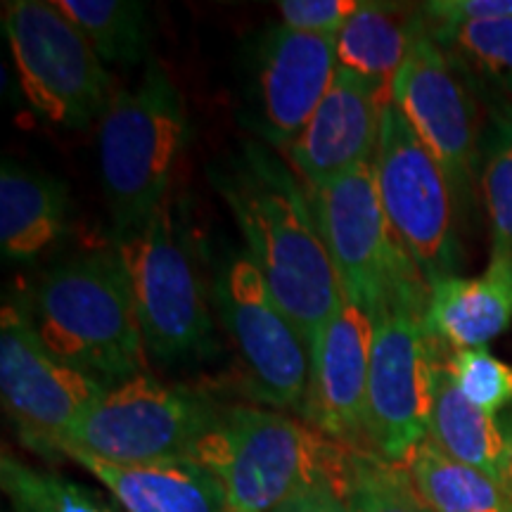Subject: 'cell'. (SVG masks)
Listing matches in <instances>:
<instances>
[{
	"instance_id": "cell-1",
	"label": "cell",
	"mask_w": 512,
	"mask_h": 512,
	"mask_svg": "<svg viewBox=\"0 0 512 512\" xmlns=\"http://www.w3.org/2000/svg\"><path fill=\"white\" fill-rule=\"evenodd\" d=\"M211 183L238 223L247 256L311 349L344 294L306 185L259 143L242 145L211 171Z\"/></svg>"
},
{
	"instance_id": "cell-2",
	"label": "cell",
	"mask_w": 512,
	"mask_h": 512,
	"mask_svg": "<svg viewBox=\"0 0 512 512\" xmlns=\"http://www.w3.org/2000/svg\"><path fill=\"white\" fill-rule=\"evenodd\" d=\"M351 456L309 422L254 406L219 408L188 453L219 479L228 508L242 512H275L318 484L344 494Z\"/></svg>"
},
{
	"instance_id": "cell-3",
	"label": "cell",
	"mask_w": 512,
	"mask_h": 512,
	"mask_svg": "<svg viewBox=\"0 0 512 512\" xmlns=\"http://www.w3.org/2000/svg\"><path fill=\"white\" fill-rule=\"evenodd\" d=\"M29 316L60 361L107 387L147 370L143 330L117 252L79 254L48 268Z\"/></svg>"
},
{
	"instance_id": "cell-4",
	"label": "cell",
	"mask_w": 512,
	"mask_h": 512,
	"mask_svg": "<svg viewBox=\"0 0 512 512\" xmlns=\"http://www.w3.org/2000/svg\"><path fill=\"white\" fill-rule=\"evenodd\" d=\"M188 114L159 62L136 86L114 91L100 119V176L117 238L143 226L169 200L188 143Z\"/></svg>"
},
{
	"instance_id": "cell-5",
	"label": "cell",
	"mask_w": 512,
	"mask_h": 512,
	"mask_svg": "<svg viewBox=\"0 0 512 512\" xmlns=\"http://www.w3.org/2000/svg\"><path fill=\"white\" fill-rule=\"evenodd\" d=\"M306 192L344 299L373 316L394 304L427 309L430 285L384 214L375 164Z\"/></svg>"
},
{
	"instance_id": "cell-6",
	"label": "cell",
	"mask_w": 512,
	"mask_h": 512,
	"mask_svg": "<svg viewBox=\"0 0 512 512\" xmlns=\"http://www.w3.org/2000/svg\"><path fill=\"white\" fill-rule=\"evenodd\" d=\"M114 252L131 285L147 354L176 363L207 351L214 337L207 287L171 202L117 238Z\"/></svg>"
},
{
	"instance_id": "cell-7",
	"label": "cell",
	"mask_w": 512,
	"mask_h": 512,
	"mask_svg": "<svg viewBox=\"0 0 512 512\" xmlns=\"http://www.w3.org/2000/svg\"><path fill=\"white\" fill-rule=\"evenodd\" d=\"M373 164L384 214L427 285L460 275L463 245L456 192L444 166L394 102L382 112Z\"/></svg>"
},
{
	"instance_id": "cell-8",
	"label": "cell",
	"mask_w": 512,
	"mask_h": 512,
	"mask_svg": "<svg viewBox=\"0 0 512 512\" xmlns=\"http://www.w3.org/2000/svg\"><path fill=\"white\" fill-rule=\"evenodd\" d=\"M3 31L31 110L64 128H86L102 119L114 95L112 76L55 3H3Z\"/></svg>"
},
{
	"instance_id": "cell-9",
	"label": "cell",
	"mask_w": 512,
	"mask_h": 512,
	"mask_svg": "<svg viewBox=\"0 0 512 512\" xmlns=\"http://www.w3.org/2000/svg\"><path fill=\"white\" fill-rule=\"evenodd\" d=\"M216 413L207 396L159 382L145 370L105 389L64 437L60 458L62 448L121 465L188 458Z\"/></svg>"
},
{
	"instance_id": "cell-10",
	"label": "cell",
	"mask_w": 512,
	"mask_h": 512,
	"mask_svg": "<svg viewBox=\"0 0 512 512\" xmlns=\"http://www.w3.org/2000/svg\"><path fill=\"white\" fill-rule=\"evenodd\" d=\"M425 313V306L394 304L375 316L368 437L373 453L389 463L403 465L430 427L434 375L446 347L427 328Z\"/></svg>"
},
{
	"instance_id": "cell-11",
	"label": "cell",
	"mask_w": 512,
	"mask_h": 512,
	"mask_svg": "<svg viewBox=\"0 0 512 512\" xmlns=\"http://www.w3.org/2000/svg\"><path fill=\"white\" fill-rule=\"evenodd\" d=\"M107 384L64 363L41 342L27 306L0 311V396L22 444L60 460L74 422L105 394Z\"/></svg>"
},
{
	"instance_id": "cell-12",
	"label": "cell",
	"mask_w": 512,
	"mask_h": 512,
	"mask_svg": "<svg viewBox=\"0 0 512 512\" xmlns=\"http://www.w3.org/2000/svg\"><path fill=\"white\" fill-rule=\"evenodd\" d=\"M216 299L238 349L249 394L273 411L302 413L309 392V347L247 254L228 261Z\"/></svg>"
},
{
	"instance_id": "cell-13",
	"label": "cell",
	"mask_w": 512,
	"mask_h": 512,
	"mask_svg": "<svg viewBox=\"0 0 512 512\" xmlns=\"http://www.w3.org/2000/svg\"><path fill=\"white\" fill-rule=\"evenodd\" d=\"M394 105L408 119L427 150L444 166L456 192L460 219L472 209L479 181L477 95L460 69L427 31L415 38L394 81Z\"/></svg>"
},
{
	"instance_id": "cell-14",
	"label": "cell",
	"mask_w": 512,
	"mask_h": 512,
	"mask_svg": "<svg viewBox=\"0 0 512 512\" xmlns=\"http://www.w3.org/2000/svg\"><path fill=\"white\" fill-rule=\"evenodd\" d=\"M373 342V313L344 299L309 349L311 373L302 418L351 451L373 453L368 437Z\"/></svg>"
},
{
	"instance_id": "cell-15",
	"label": "cell",
	"mask_w": 512,
	"mask_h": 512,
	"mask_svg": "<svg viewBox=\"0 0 512 512\" xmlns=\"http://www.w3.org/2000/svg\"><path fill=\"white\" fill-rule=\"evenodd\" d=\"M339 69L337 36L294 31L285 24L261 41L256 69V128L287 150L330 91Z\"/></svg>"
},
{
	"instance_id": "cell-16",
	"label": "cell",
	"mask_w": 512,
	"mask_h": 512,
	"mask_svg": "<svg viewBox=\"0 0 512 512\" xmlns=\"http://www.w3.org/2000/svg\"><path fill=\"white\" fill-rule=\"evenodd\" d=\"M392 105L363 81L339 67L330 91L285 155L306 188L335 181L351 169L375 162L384 107Z\"/></svg>"
},
{
	"instance_id": "cell-17",
	"label": "cell",
	"mask_w": 512,
	"mask_h": 512,
	"mask_svg": "<svg viewBox=\"0 0 512 512\" xmlns=\"http://www.w3.org/2000/svg\"><path fill=\"white\" fill-rule=\"evenodd\" d=\"M62 458L91 472L124 512H228L219 479L190 458L121 465L76 448H62Z\"/></svg>"
},
{
	"instance_id": "cell-18",
	"label": "cell",
	"mask_w": 512,
	"mask_h": 512,
	"mask_svg": "<svg viewBox=\"0 0 512 512\" xmlns=\"http://www.w3.org/2000/svg\"><path fill=\"white\" fill-rule=\"evenodd\" d=\"M427 328L444 347L479 349L512 325V259L491 252L484 273L453 275L430 287Z\"/></svg>"
},
{
	"instance_id": "cell-19",
	"label": "cell",
	"mask_w": 512,
	"mask_h": 512,
	"mask_svg": "<svg viewBox=\"0 0 512 512\" xmlns=\"http://www.w3.org/2000/svg\"><path fill=\"white\" fill-rule=\"evenodd\" d=\"M425 27L420 10L399 3L363 0L337 36V62L361 76L387 102H394V81Z\"/></svg>"
},
{
	"instance_id": "cell-20",
	"label": "cell",
	"mask_w": 512,
	"mask_h": 512,
	"mask_svg": "<svg viewBox=\"0 0 512 512\" xmlns=\"http://www.w3.org/2000/svg\"><path fill=\"white\" fill-rule=\"evenodd\" d=\"M69 195L57 178L5 159L0 169V249L8 261L27 264L67 233Z\"/></svg>"
},
{
	"instance_id": "cell-21",
	"label": "cell",
	"mask_w": 512,
	"mask_h": 512,
	"mask_svg": "<svg viewBox=\"0 0 512 512\" xmlns=\"http://www.w3.org/2000/svg\"><path fill=\"white\" fill-rule=\"evenodd\" d=\"M427 439L458 463L475 467L512 491L508 441L494 415L465 399L446 370V356L434 375V401Z\"/></svg>"
},
{
	"instance_id": "cell-22",
	"label": "cell",
	"mask_w": 512,
	"mask_h": 512,
	"mask_svg": "<svg viewBox=\"0 0 512 512\" xmlns=\"http://www.w3.org/2000/svg\"><path fill=\"white\" fill-rule=\"evenodd\" d=\"M486 112L512 110V17L458 27H427Z\"/></svg>"
},
{
	"instance_id": "cell-23",
	"label": "cell",
	"mask_w": 512,
	"mask_h": 512,
	"mask_svg": "<svg viewBox=\"0 0 512 512\" xmlns=\"http://www.w3.org/2000/svg\"><path fill=\"white\" fill-rule=\"evenodd\" d=\"M403 467L432 512H512L510 489L446 456L430 439L408 453Z\"/></svg>"
},
{
	"instance_id": "cell-24",
	"label": "cell",
	"mask_w": 512,
	"mask_h": 512,
	"mask_svg": "<svg viewBox=\"0 0 512 512\" xmlns=\"http://www.w3.org/2000/svg\"><path fill=\"white\" fill-rule=\"evenodd\" d=\"M55 5L105 64H138L147 57L152 38L147 5L136 0H57Z\"/></svg>"
},
{
	"instance_id": "cell-25",
	"label": "cell",
	"mask_w": 512,
	"mask_h": 512,
	"mask_svg": "<svg viewBox=\"0 0 512 512\" xmlns=\"http://www.w3.org/2000/svg\"><path fill=\"white\" fill-rule=\"evenodd\" d=\"M0 486L12 512H124L112 496L3 451Z\"/></svg>"
},
{
	"instance_id": "cell-26",
	"label": "cell",
	"mask_w": 512,
	"mask_h": 512,
	"mask_svg": "<svg viewBox=\"0 0 512 512\" xmlns=\"http://www.w3.org/2000/svg\"><path fill=\"white\" fill-rule=\"evenodd\" d=\"M479 185L491 223V252L512 259V110L489 114L479 150Z\"/></svg>"
},
{
	"instance_id": "cell-27",
	"label": "cell",
	"mask_w": 512,
	"mask_h": 512,
	"mask_svg": "<svg viewBox=\"0 0 512 512\" xmlns=\"http://www.w3.org/2000/svg\"><path fill=\"white\" fill-rule=\"evenodd\" d=\"M349 512H432L408 477L406 467L370 451H354L344 491Z\"/></svg>"
},
{
	"instance_id": "cell-28",
	"label": "cell",
	"mask_w": 512,
	"mask_h": 512,
	"mask_svg": "<svg viewBox=\"0 0 512 512\" xmlns=\"http://www.w3.org/2000/svg\"><path fill=\"white\" fill-rule=\"evenodd\" d=\"M446 370L465 399L479 411L498 418L512 406V366L486 347L453 349L446 356Z\"/></svg>"
},
{
	"instance_id": "cell-29",
	"label": "cell",
	"mask_w": 512,
	"mask_h": 512,
	"mask_svg": "<svg viewBox=\"0 0 512 512\" xmlns=\"http://www.w3.org/2000/svg\"><path fill=\"white\" fill-rule=\"evenodd\" d=\"M361 0H283L278 3L285 27L304 34L339 36Z\"/></svg>"
},
{
	"instance_id": "cell-30",
	"label": "cell",
	"mask_w": 512,
	"mask_h": 512,
	"mask_svg": "<svg viewBox=\"0 0 512 512\" xmlns=\"http://www.w3.org/2000/svg\"><path fill=\"white\" fill-rule=\"evenodd\" d=\"M427 27H458V24L489 22L512 17V0H432L420 5Z\"/></svg>"
},
{
	"instance_id": "cell-31",
	"label": "cell",
	"mask_w": 512,
	"mask_h": 512,
	"mask_svg": "<svg viewBox=\"0 0 512 512\" xmlns=\"http://www.w3.org/2000/svg\"><path fill=\"white\" fill-rule=\"evenodd\" d=\"M275 512H349V505L335 484H318L280 505Z\"/></svg>"
},
{
	"instance_id": "cell-32",
	"label": "cell",
	"mask_w": 512,
	"mask_h": 512,
	"mask_svg": "<svg viewBox=\"0 0 512 512\" xmlns=\"http://www.w3.org/2000/svg\"><path fill=\"white\" fill-rule=\"evenodd\" d=\"M498 425H501L503 437L508 441V451H510V463H512V406L505 408V411L498 415Z\"/></svg>"
},
{
	"instance_id": "cell-33",
	"label": "cell",
	"mask_w": 512,
	"mask_h": 512,
	"mask_svg": "<svg viewBox=\"0 0 512 512\" xmlns=\"http://www.w3.org/2000/svg\"><path fill=\"white\" fill-rule=\"evenodd\" d=\"M228 512H242V510H233V508H228Z\"/></svg>"
}]
</instances>
